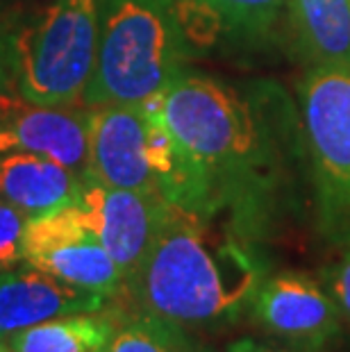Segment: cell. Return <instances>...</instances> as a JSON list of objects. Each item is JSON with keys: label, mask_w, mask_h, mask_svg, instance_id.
<instances>
[{"label": "cell", "mask_w": 350, "mask_h": 352, "mask_svg": "<svg viewBox=\"0 0 350 352\" xmlns=\"http://www.w3.org/2000/svg\"><path fill=\"white\" fill-rule=\"evenodd\" d=\"M146 102L207 168L219 214L228 209L230 226L262 241L278 221L285 153L296 141V114L285 94L266 85L241 96L226 82L182 73Z\"/></svg>", "instance_id": "cell-1"}, {"label": "cell", "mask_w": 350, "mask_h": 352, "mask_svg": "<svg viewBox=\"0 0 350 352\" xmlns=\"http://www.w3.org/2000/svg\"><path fill=\"white\" fill-rule=\"evenodd\" d=\"M214 216L168 205L151 250L128 282L139 309L193 329L234 323L269 275V261L252 241Z\"/></svg>", "instance_id": "cell-2"}, {"label": "cell", "mask_w": 350, "mask_h": 352, "mask_svg": "<svg viewBox=\"0 0 350 352\" xmlns=\"http://www.w3.org/2000/svg\"><path fill=\"white\" fill-rule=\"evenodd\" d=\"M173 0H98V57L82 104H144L184 73Z\"/></svg>", "instance_id": "cell-3"}, {"label": "cell", "mask_w": 350, "mask_h": 352, "mask_svg": "<svg viewBox=\"0 0 350 352\" xmlns=\"http://www.w3.org/2000/svg\"><path fill=\"white\" fill-rule=\"evenodd\" d=\"M12 80L25 100L76 104L98 57V0H55L10 32Z\"/></svg>", "instance_id": "cell-4"}, {"label": "cell", "mask_w": 350, "mask_h": 352, "mask_svg": "<svg viewBox=\"0 0 350 352\" xmlns=\"http://www.w3.org/2000/svg\"><path fill=\"white\" fill-rule=\"evenodd\" d=\"M298 116L318 228L330 241L350 243V69H309L298 85Z\"/></svg>", "instance_id": "cell-5"}, {"label": "cell", "mask_w": 350, "mask_h": 352, "mask_svg": "<svg viewBox=\"0 0 350 352\" xmlns=\"http://www.w3.org/2000/svg\"><path fill=\"white\" fill-rule=\"evenodd\" d=\"M25 264L73 287L114 298L125 289L116 261L76 207L28 219L23 234Z\"/></svg>", "instance_id": "cell-6"}, {"label": "cell", "mask_w": 350, "mask_h": 352, "mask_svg": "<svg viewBox=\"0 0 350 352\" xmlns=\"http://www.w3.org/2000/svg\"><path fill=\"white\" fill-rule=\"evenodd\" d=\"M248 314L264 334L300 352H318L341 332V314L323 282L296 271L269 273Z\"/></svg>", "instance_id": "cell-7"}, {"label": "cell", "mask_w": 350, "mask_h": 352, "mask_svg": "<svg viewBox=\"0 0 350 352\" xmlns=\"http://www.w3.org/2000/svg\"><path fill=\"white\" fill-rule=\"evenodd\" d=\"M73 207L116 261L128 287L151 250L168 202L157 193L116 189L87 177Z\"/></svg>", "instance_id": "cell-8"}, {"label": "cell", "mask_w": 350, "mask_h": 352, "mask_svg": "<svg viewBox=\"0 0 350 352\" xmlns=\"http://www.w3.org/2000/svg\"><path fill=\"white\" fill-rule=\"evenodd\" d=\"M10 89V87H7ZM34 153L50 157L87 177L89 109L73 104H36L19 91H0V153Z\"/></svg>", "instance_id": "cell-9"}, {"label": "cell", "mask_w": 350, "mask_h": 352, "mask_svg": "<svg viewBox=\"0 0 350 352\" xmlns=\"http://www.w3.org/2000/svg\"><path fill=\"white\" fill-rule=\"evenodd\" d=\"M146 137L148 114L144 104L89 107L87 177L116 189L157 193L146 157Z\"/></svg>", "instance_id": "cell-10"}, {"label": "cell", "mask_w": 350, "mask_h": 352, "mask_svg": "<svg viewBox=\"0 0 350 352\" xmlns=\"http://www.w3.org/2000/svg\"><path fill=\"white\" fill-rule=\"evenodd\" d=\"M111 298L73 287L34 266L0 271V341L46 320L105 311Z\"/></svg>", "instance_id": "cell-11"}, {"label": "cell", "mask_w": 350, "mask_h": 352, "mask_svg": "<svg viewBox=\"0 0 350 352\" xmlns=\"http://www.w3.org/2000/svg\"><path fill=\"white\" fill-rule=\"evenodd\" d=\"M85 179L50 157L34 153H0V198L12 202L28 219L71 207Z\"/></svg>", "instance_id": "cell-12"}, {"label": "cell", "mask_w": 350, "mask_h": 352, "mask_svg": "<svg viewBox=\"0 0 350 352\" xmlns=\"http://www.w3.org/2000/svg\"><path fill=\"white\" fill-rule=\"evenodd\" d=\"M292 25L311 69H350V0H292Z\"/></svg>", "instance_id": "cell-13"}, {"label": "cell", "mask_w": 350, "mask_h": 352, "mask_svg": "<svg viewBox=\"0 0 350 352\" xmlns=\"http://www.w3.org/2000/svg\"><path fill=\"white\" fill-rule=\"evenodd\" d=\"M116 325L118 316L107 309L71 314L12 334L5 343L12 352H105Z\"/></svg>", "instance_id": "cell-14"}, {"label": "cell", "mask_w": 350, "mask_h": 352, "mask_svg": "<svg viewBox=\"0 0 350 352\" xmlns=\"http://www.w3.org/2000/svg\"><path fill=\"white\" fill-rule=\"evenodd\" d=\"M191 339L182 327H175L151 314L118 318L105 352H177Z\"/></svg>", "instance_id": "cell-15"}, {"label": "cell", "mask_w": 350, "mask_h": 352, "mask_svg": "<svg viewBox=\"0 0 350 352\" xmlns=\"http://www.w3.org/2000/svg\"><path fill=\"white\" fill-rule=\"evenodd\" d=\"M234 34L262 36L278 23L287 0H196Z\"/></svg>", "instance_id": "cell-16"}, {"label": "cell", "mask_w": 350, "mask_h": 352, "mask_svg": "<svg viewBox=\"0 0 350 352\" xmlns=\"http://www.w3.org/2000/svg\"><path fill=\"white\" fill-rule=\"evenodd\" d=\"M28 216L0 198V271L25 264L23 259V234Z\"/></svg>", "instance_id": "cell-17"}, {"label": "cell", "mask_w": 350, "mask_h": 352, "mask_svg": "<svg viewBox=\"0 0 350 352\" xmlns=\"http://www.w3.org/2000/svg\"><path fill=\"white\" fill-rule=\"evenodd\" d=\"M321 282L327 289V294L332 296L341 318L350 323V248L337 261L323 268Z\"/></svg>", "instance_id": "cell-18"}, {"label": "cell", "mask_w": 350, "mask_h": 352, "mask_svg": "<svg viewBox=\"0 0 350 352\" xmlns=\"http://www.w3.org/2000/svg\"><path fill=\"white\" fill-rule=\"evenodd\" d=\"M228 352H300L292 346H280V343L271 341H257V339H239L230 343Z\"/></svg>", "instance_id": "cell-19"}, {"label": "cell", "mask_w": 350, "mask_h": 352, "mask_svg": "<svg viewBox=\"0 0 350 352\" xmlns=\"http://www.w3.org/2000/svg\"><path fill=\"white\" fill-rule=\"evenodd\" d=\"M12 78V57H10V32L0 28V91L7 89Z\"/></svg>", "instance_id": "cell-20"}, {"label": "cell", "mask_w": 350, "mask_h": 352, "mask_svg": "<svg viewBox=\"0 0 350 352\" xmlns=\"http://www.w3.org/2000/svg\"><path fill=\"white\" fill-rule=\"evenodd\" d=\"M177 352H210V350L203 348V346H196V343H193V341H189L187 346H184L182 350H177Z\"/></svg>", "instance_id": "cell-21"}, {"label": "cell", "mask_w": 350, "mask_h": 352, "mask_svg": "<svg viewBox=\"0 0 350 352\" xmlns=\"http://www.w3.org/2000/svg\"><path fill=\"white\" fill-rule=\"evenodd\" d=\"M0 352H12V350H10V346H7L5 341H0Z\"/></svg>", "instance_id": "cell-22"}]
</instances>
